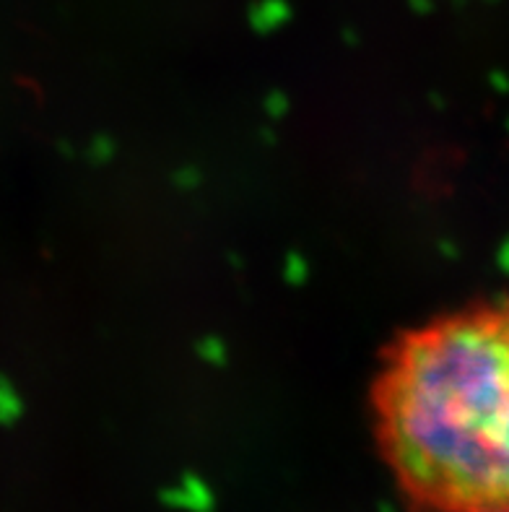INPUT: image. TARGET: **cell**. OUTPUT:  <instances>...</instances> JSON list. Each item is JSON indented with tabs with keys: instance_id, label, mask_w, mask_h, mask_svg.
Wrapping results in <instances>:
<instances>
[{
	"instance_id": "obj_1",
	"label": "cell",
	"mask_w": 509,
	"mask_h": 512,
	"mask_svg": "<svg viewBox=\"0 0 509 512\" xmlns=\"http://www.w3.org/2000/svg\"><path fill=\"white\" fill-rule=\"evenodd\" d=\"M369 406L413 510L509 512V297L400 333Z\"/></svg>"
}]
</instances>
